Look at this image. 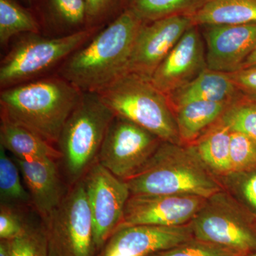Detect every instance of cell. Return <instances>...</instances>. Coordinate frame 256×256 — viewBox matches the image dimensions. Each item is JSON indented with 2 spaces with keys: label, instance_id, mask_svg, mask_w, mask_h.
Instances as JSON below:
<instances>
[{
  "label": "cell",
  "instance_id": "6da1fadb",
  "mask_svg": "<svg viewBox=\"0 0 256 256\" xmlns=\"http://www.w3.org/2000/svg\"><path fill=\"white\" fill-rule=\"evenodd\" d=\"M144 23L131 10L122 9L64 60L56 75L82 92H98L127 73L133 45Z\"/></svg>",
  "mask_w": 256,
  "mask_h": 256
},
{
  "label": "cell",
  "instance_id": "7a4b0ae2",
  "mask_svg": "<svg viewBox=\"0 0 256 256\" xmlns=\"http://www.w3.org/2000/svg\"><path fill=\"white\" fill-rule=\"evenodd\" d=\"M82 92L56 74L42 77L2 89L1 116L56 144Z\"/></svg>",
  "mask_w": 256,
  "mask_h": 256
},
{
  "label": "cell",
  "instance_id": "3957f363",
  "mask_svg": "<svg viewBox=\"0 0 256 256\" xmlns=\"http://www.w3.org/2000/svg\"><path fill=\"white\" fill-rule=\"evenodd\" d=\"M124 181L131 194H188L208 200L222 190L191 146L166 142L140 171Z\"/></svg>",
  "mask_w": 256,
  "mask_h": 256
},
{
  "label": "cell",
  "instance_id": "277c9868",
  "mask_svg": "<svg viewBox=\"0 0 256 256\" xmlns=\"http://www.w3.org/2000/svg\"><path fill=\"white\" fill-rule=\"evenodd\" d=\"M97 92L114 116L140 126L163 142L182 146L168 96L150 79L126 73Z\"/></svg>",
  "mask_w": 256,
  "mask_h": 256
},
{
  "label": "cell",
  "instance_id": "5b68a950",
  "mask_svg": "<svg viewBox=\"0 0 256 256\" xmlns=\"http://www.w3.org/2000/svg\"><path fill=\"white\" fill-rule=\"evenodd\" d=\"M102 28H87L52 38L28 34L2 60L0 86L2 89L6 88L42 78L52 69L58 68Z\"/></svg>",
  "mask_w": 256,
  "mask_h": 256
},
{
  "label": "cell",
  "instance_id": "8992f818",
  "mask_svg": "<svg viewBox=\"0 0 256 256\" xmlns=\"http://www.w3.org/2000/svg\"><path fill=\"white\" fill-rule=\"evenodd\" d=\"M114 114L98 92H84L60 134V151L69 176L78 180L97 162Z\"/></svg>",
  "mask_w": 256,
  "mask_h": 256
},
{
  "label": "cell",
  "instance_id": "52a82bcc",
  "mask_svg": "<svg viewBox=\"0 0 256 256\" xmlns=\"http://www.w3.org/2000/svg\"><path fill=\"white\" fill-rule=\"evenodd\" d=\"M50 256H97L85 182H80L44 220Z\"/></svg>",
  "mask_w": 256,
  "mask_h": 256
},
{
  "label": "cell",
  "instance_id": "ba28073f",
  "mask_svg": "<svg viewBox=\"0 0 256 256\" xmlns=\"http://www.w3.org/2000/svg\"><path fill=\"white\" fill-rule=\"evenodd\" d=\"M162 142L140 126L114 116L97 162L124 181L146 166Z\"/></svg>",
  "mask_w": 256,
  "mask_h": 256
},
{
  "label": "cell",
  "instance_id": "9c48e42d",
  "mask_svg": "<svg viewBox=\"0 0 256 256\" xmlns=\"http://www.w3.org/2000/svg\"><path fill=\"white\" fill-rule=\"evenodd\" d=\"M220 194L207 200L192 220L194 238L240 256L256 252V229Z\"/></svg>",
  "mask_w": 256,
  "mask_h": 256
},
{
  "label": "cell",
  "instance_id": "30bf717a",
  "mask_svg": "<svg viewBox=\"0 0 256 256\" xmlns=\"http://www.w3.org/2000/svg\"><path fill=\"white\" fill-rule=\"evenodd\" d=\"M92 212L96 252L104 249L124 218L131 193L127 183L96 162L84 180Z\"/></svg>",
  "mask_w": 256,
  "mask_h": 256
},
{
  "label": "cell",
  "instance_id": "8fae6325",
  "mask_svg": "<svg viewBox=\"0 0 256 256\" xmlns=\"http://www.w3.org/2000/svg\"><path fill=\"white\" fill-rule=\"evenodd\" d=\"M206 201L195 195L131 194L118 228L137 225H186L191 223Z\"/></svg>",
  "mask_w": 256,
  "mask_h": 256
},
{
  "label": "cell",
  "instance_id": "7c38bea8",
  "mask_svg": "<svg viewBox=\"0 0 256 256\" xmlns=\"http://www.w3.org/2000/svg\"><path fill=\"white\" fill-rule=\"evenodd\" d=\"M188 15H176L144 22L138 32L127 67V73L150 79L165 57L190 26Z\"/></svg>",
  "mask_w": 256,
  "mask_h": 256
},
{
  "label": "cell",
  "instance_id": "4fadbf2b",
  "mask_svg": "<svg viewBox=\"0 0 256 256\" xmlns=\"http://www.w3.org/2000/svg\"><path fill=\"white\" fill-rule=\"evenodd\" d=\"M207 68L206 48L198 26H190L152 75L150 82L166 96L196 78Z\"/></svg>",
  "mask_w": 256,
  "mask_h": 256
},
{
  "label": "cell",
  "instance_id": "5bb4252c",
  "mask_svg": "<svg viewBox=\"0 0 256 256\" xmlns=\"http://www.w3.org/2000/svg\"><path fill=\"white\" fill-rule=\"evenodd\" d=\"M207 68L230 74L242 64L256 46V23L202 26Z\"/></svg>",
  "mask_w": 256,
  "mask_h": 256
},
{
  "label": "cell",
  "instance_id": "9a60e30c",
  "mask_svg": "<svg viewBox=\"0 0 256 256\" xmlns=\"http://www.w3.org/2000/svg\"><path fill=\"white\" fill-rule=\"evenodd\" d=\"M194 238L191 223L178 226L137 225L117 229L102 252L146 256L168 250Z\"/></svg>",
  "mask_w": 256,
  "mask_h": 256
},
{
  "label": "cell",
  "instance_id": "2e32d148",
  "mask_svg": "<svg viewBox=\"0 0 256 256\" xmlns=\"http://www.w3.org/2000/svg\"><path fill=\"white\" fill-rule=\"evenodd\" d=\"M35 208L44 220L63 200L62 183L55 160L16 158Z\"/></svg>",
  "mask_w": 256,
  "mask_h": 256
},
{
  "label": "cell",
  "instance_id": "e0dca14e",
  "mask_svg": "<svg viewBox=\"0 0 256 256\" xmlns=\"http://www.w3.org/2000/svg\"><path fill=\"white\" fill-rule=\"evenodd\" d=\"M242 97L229 74L207 68L191 82L168 96L173 110L192 101L233 104Z\"/></svg>",
  "mask_w": 256,
  "mask_h": 256
},
{
  "label": "cell",
  "instance_id": "ac0fdd59",
  "mask_svg": "<svg viewBox=\"0 0 256 256\" xmlns=\"http://www.w3.org/2000/svg\"><path fill=\"white\" fill-rule=\"evenodd\" d=\"M232 104L192 101L175 108L174 112L182 146H188L194 142L220 120Z\"/></svg>",
  "mask_w": 256,
  "mask_h": 256
},
{
  "label": "cell",
  "instance_id": "d6986e66",
  "mask_svg": "<svg viewBox=\"0 0 256 256\" xmlns=\"http://www.w3.org/2000/svg\"><path fill=\"white\" fill-rule=\"evenodd\" d=\"M0 146L22 160L63 158L62 152L56 149L38 134L1 116Z\"/></svg>",
  "mask_w": 256,
  "mask_h": 256
},
{
  "label": "cell",
  "instance_id": "ffe728a7",
  "mask_svg": "<svg viewBox=\"0 0 256 256\" xmlns=\"http://www.w3.org/2000/svg\"><path fill=\"white\" fill-rule=\"evenodd\" d=\"M190 16L197 26L256 23V0H205Z\"/></svg>",
  "mask_w": 256,
  "mask_h": 256
},
{
  "label": "cell",
  "instance_id": "44dd1931",
  "mask_svg": "<svg viewBox=\"0 0 256 256\" xmlns=\"http://www.w3.org/2000/svg\"><path fill=\"white\" fill-rule=\"evenodd\" d=\"M230 134L232 130L220 120L190 146L210 172L230 174Z\"/></svg>",
  "mask_w": 256,
  "mask_h": 256
},
{
  "label": "cell",
  "instance_id": "7402d4cb",
  "mask_svg": "<svg viewBox=\"0 0 256 256\" xmlns=\"http://www.w3.org/2000/svg\"><path fill=\"white\" fill-rule=\"evenodd\" d=\"M205 0H124V9L131 10L143 22L176 15H191Z\"/></svg>",
  "mask_w": 256,
  "mask_h": 256
},
{
  "label": "cell",
  "instance_id": "603a6c76",
  "mask_svg": "<svg viewBox=\"0 0 256 256\" xmlns=\"http://www.w3.org/2000/svg\"><path fill=\"white\" fill-rule=\"evenodd\" d=\"M48 23L66 34L88 28L85 0H44Z\"/></svg>",
  "mask_w": 256,
  "mask_h": 256
},
{
  "label": "cell",
  "instance_id": "cb8c5ba5",
  "mask_svg": "<svg viewBox=\"0 0 256 256\" xmlns=\"http://www.w3.org/2000/svg\"><path fill=\"white\" fill-rule=\"evenodd\" d=\"M36 18L15 0H0V44L6 46L20 34H38Z\"/></svg>",
  "mask_w": 256,
  "mask_h": 256
},
{
  "label": "cell",
  "instance_id": "d4e9b609",
  "mask_svg": "<svg viewBox=\"0 0 256 256\" xmlns=\"http://www.w3.org/2000/svg\"><path fill=\"white\" fill-rule=\"evenodd\" d=\"M220 120L229 129L242 132L256 142V102L242 97L224 112Z\"/></svg>",
  "mask_w": 256,
  "mask_h": 256
},
{
  "label": "cell",
  "instance_id": "484cf974",
  "mask_svg": "<svg viewBox=\"0 0 256 256\" xmlns=\"http://www.w3.org/2000/svg\"><path fill=\"white\" fill-rule=\"evenodd\" d=\"M0 194L3 202H26L31 198L24 190L18 166L0 146Z\"/></svg>",
  "mask_w": 256,
  "mask_h": 256
},
{
  "label": "cell",
  "instance_id": "4316f807",
  "mask_svg": "<svg viewBox=\"0 0 256 256\" xmlns=\"http://www.w3.org/2000/svg\"><path fill=\"white\" fill-rule=\"evenodd\" d=\"M230 174H247L256 170V142L242 132L232 131Z\"/></svg>",
  "mask_w": 256,
  "mask_h": 256
},
{
  "label": "cell",
  "instance_id": "83f0119b",
  "mask_svg": "<svg viewBox=\"0 0 256 256\" xmlns=\"http://www.w3.org/2000/svg\"><path fill=\"white\" fill-rule=\"evenodd\" d=\"M12 256H50L44 228L26 225L18 236L12 239Z\"/></svg>",
  "mask_w": 256,
  "mask_h": 256
},
{
  "label": "cell",
  "instance_id": "f1b7e54d",
  "mask_svg": "<svg viewBox=\"0 0 256 256\" xmlns=\"http://www.w3.org/2000/svg\"><path fill=\"white\" fill-rule=\"evenodd\" d=\"M146 256H240L228 249L196 238Z\"/></svg>",
  "mask_w": 256,
  "mask_h": 256
},
{
  "label": "cell",
  "instance_id": "f546056e",
  "mask_svg": "<svg viewBox=\"0 0 256 256\" xmlns=\"http://www.w3.org/2000/svg\"><path fill=\"white\" fill-rule=\"evenodd\" d=\"M88 28L104 26L124 4V0H85Z\"/></svg>",
  "mask_w": 256,
  "mask_h": 256
},
{
  "label": "cell",
  "instance_id": "4dcf8cb0",
  "mask_svg": "<svg viewBox=\"0 0 256 256\" xmlns=\"http://www.w3.org/2000/svg\"><path fill=\"white\" fill-rule=\"evenodd\" d=\"M28 224L24 223L20 216L6 205L0 210V238L12 240L22 234Z\"/></svg>",
  "mask_w": 256,
  "mask_h": 256
},
{
  "label": "cell",
  "instance_id": "1f68e13d",
  "mask_svg": "<svg viewBox=\"0 0 256 256\" xmlns=\"http://www.w3.org/2000/svg\"><path fill=\"white\" fill-rule=\"evenodd\" d=\"M229 75L242 95L256 102V68H242Z\"/></svg>",
  "mask_w": 256,
  "mask_h": 256
},
{
  "label": "cell",
  "instance_id": "d6a6232c",
  "mask_svg": "<svg viewBox=\"0 0 256 256\" xmlns=\"http://www.w3.org/2000/svg\"><path fill=\"white\" fill-rule=\"evenodd\" d=\"M248 174L242 185V192L248 203L256 210V170Z\"/></svg>",
  "mask_w": 256,
  "mask_h": 256
},
{
  "label": "cell",
  "instance_id": "836d02e7",
  "mask_svg": "<svg viewBox=\"0 0 256 256\" xmlns=\"http://www.w3.org/2000/svg\"><path fill=\"white\" fill-rule=\"evenodd\" d=\"M0 256H12V240L0 239Z\"/></svg>",
  "mask_w": 256,
  "mask_h": 256
},
{
  "label": "cell",
  "instance_id": "e575fe53",
  "mask_svg": "<svg viewBox=\"0 0 256 256\" xmlns=\"http://www.w3.org/2000/svg\"><path fill=\"white\" fill-rule=\"evenodd\" d=\"M256 68V46L250 54L247 57L242 66V68Z\"/></svg>",
  "mask_w": 256,
  "mask_h": 256
},
{
  "label": "cell",
  "instance_id": "d590c367",
  "mask_svg": "<svg viewBox=\"0 0 256 256\" xmlns=\"http://www.w3.org/2000/svg\"><path fill=\"white\" fill-rule=\"evenodd\" d=\"M102 256H128L122 255V254H117V252H102Z\"/></svg>",
  "mask_w": 256,
  "mask_h": 256
},
{
  "label": "cell",
  "instance_id": "8d00e7d4",
  "mask_svg": "<svg viewBox=\"0 0 256 256\" xmlns=\"http://www.w3.org/2000/svg\"><path fill=\"white\" fill-rule=\"evenodd\" d=\"M24 2H25L28 3V4H33L35 0H23Z\"/></svg>",
  "mask_w": 256,
  "mask_h": 256
},
{
  "label": "cell",
  "instance_id": "74e56055",
  "mask_svg": "<svg viewBox=\"0 0 256 256\" xmlns=\"http://www.w3.org/2000/svg\"><path fill=\"white\" fill-rule=\"evenodd\" d=\"M245 256H256V252H252V254H248V255H246Z\"/></svg>",
  "mask_w": 256,
  "mask_h": 256
}]
</instances>
